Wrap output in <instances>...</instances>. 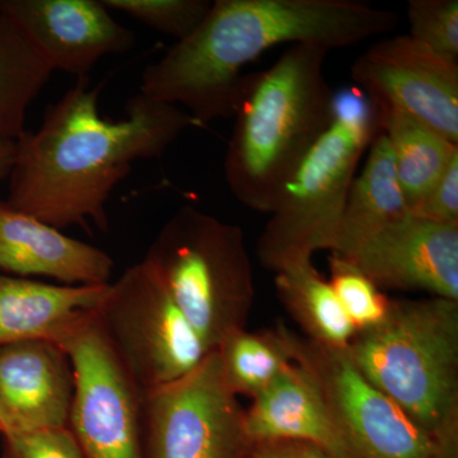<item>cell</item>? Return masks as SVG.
<instances>
[{
  "instance_id": "cell-1",
  "label": "cell",
  "mask_w": 458,
  "mask_h": 458,
  "mask_svg": "<svg viewBox=\"0 0 458 458\" xmlns=\"http://www.w3.org/2000/svg\"><path fill=\"white\" fill-rule=\"evenodd\" d=\"M101 87L78 78L47 107L40 128L16 140L7 203L51 227H110L107 201L140 159L159 158L189 128H203L189 113L143 93L126 102L123 119L98 110Z\"/></svg>"
},
{
  "instance_id": "cell-2",
  "label": "cell",
  "mask_w": 458,
  "mask_h": 458,
  "mask_svg": "<svg viewBox=\"0 0 458 458\" xmlns=\"http://www.w3.org/2000/svg\"><path fill=\"white\" fill-rule=\"evenodd\" d=\"M399 14L355 0H216L191 35L141 75L140 93L188 108L201 126L234 116L243 66L280 45L327 51L385 35Z\"/></svg>"
},
{
  "instance_id": "cell-3",
  "label": "cell",
  "mask_w": 458,
  "mask_h": 458,
  "mask_svg": "<svg viewBox=\"0 0 458 458\" xmlns=\"http://www.w3.org/2000/svg\"><path fill=\"white\" fill-rule=\"evenodd\" d=\"M327 53L316 45H292L267 71L249 74L225 174L229 191L255 212H273L286 180L333 122Z\"/></svg>"
},
{
  "instance_id": "cell-4",
  "label": "cell",
  "mask_w": 458,
  "mask_h": 458,
  "mask_svg": "<svg viewBox=\"0 0 458 458\" xmlns=\"http://www.w3.org/2000/svg\"><path fill=\"white\" fill-rule=\"evenodd\" d=\"M346 351L370 384L457 456L456 301H391L385 321L357 333Z\"/></svg>"
},
{
  "instance_id": "cell-5",
  "label": "cell",
  "mask_w": 458,
  "mask_h": 458,
  "mask_svg": "<svg viewBox=\"0 0 458 458\" xmlns=\"http://www.w3.org/2000/svg\"><path fill=\"white\" fill-rule=\"evenodd\" d=\"M381 114L360 89L335 95L334 119L286 180L258 243L267 269L334 251L361 156L381 132Z\"/></svg>"
},
{
  "instance_id": "cell-6",
  "label": "cell",
  "mask_w": 458,
  "mask_h": 458,
  "mask_svg": "<svg viewBox=\"0 0 458 458\" xmlns=\"http://www.w3.org/2000/svg\"><path fill=\"white\" fill-rule=\"evenodd\" d=\"M141 264L172 298L210 352L245 330L254 276L242 229L192 207L165 223Z\"/></svg>"
},
{
  "instance_id": "cell-7",
  "label": "cell",
  "mask_w": 458,
  "mask_h": 458,
  "mask_svg": "<svg viewBox=\"0 0 458 458\" xmlns=\"http://www.w3.org/2000/svg\"><path fill=\"white\" fill-rule=\"evenodd\" d=\"M98 318L144 396L188 376L212 352L141 261L108 284Z\"/></svg>"
},
{
  "instance_id": "cell-8",
  "label": "cell",
  "mask_w": 458,
  "mask_h": 458,
  "mask_svg": "<svg viewBox=\"0 0 458 458\" xmlns=\"http://www.w3.org/2000/svg\"><path fill=\"white\" fill-rule=\"evenodd\" d=\"M59 345L74 373L69 429L86 458H144V394L111 348L98 311L77 322Z\"/></svg>"
},
{
  "instance_id": "cell-9",
  "label": "cell",
  "mask_w": 458,
  "mask_h": 458,
  "mask_svg": "<svg viewBox=\"0 0 458 458\" xmlns=\"http://www.w3.org/2000/svg\"><path fill=\"white\" fill-rule=\"evenodd\" d=\"M245 411L214 351L188 376L143 400L144 458H246Z\"/></svg>"
},
{
  "instance_id": "cell-10",
  "label": "cell",
  "mask_w": 458,
  "mask_h": 458,
  "mask_svg": "<svg viewBox=\"0 0 458 458\" xmlns=\"http://www.w3.org/2000/svg\"><path fill=\"white\" fill-rule=\"evenodd\" d=\"M294 360L311 370L355 458H457L370 384L346 349L294 336Z\"/></svg>"
},
{
  "instance_id": "cell-11",
  "label": "cell",
  "mask_w": 458,
  "mask_h": 458,
  "mask_svg": "<svg viewBox=\"0 0 458 458\" xmlns=\"http://www.w3.org/2000/svg\"><path fill=\"white\" fill-rule=\"evenodd\" d=\"M358 89L458 144V62L410 35L376 42L352 66Z\"/></svg>"
},
{
  "instance_id": "cell-12",
  "label": "cell",
  "mask_w": 458,
  "mask_h": 458,
  "mask_svg": "<svg viewBox=\"0 0 458 458\" xmlns=\"http://www.w3.org/2000/svg\"><path fill=\"white\" fill-rule=\"evenodd\" d=\"M8 17L51 71L86 77L102 57L123 54L135 35L101 0H0Z\"/></svg>"
},
{
  "instance_id": "cell-13",
  "label": "cell",
  "mask_w": 458,
  "mask_h": 458,
  "mask_svg": "<svg viewBox=\"0 0 458 458\" xmlns=\"http://www.w3.org/2000/svg\"><path fill=\"white\" fill-rule=\"evenodd\" d=\"M346 259L378 286L423 291L458 302V223L409 213Z\"/></svg>"
},
{
  "instance_id": "cell-14",
  "label": "cell",
  "mask_w": 458,
  "mask_h": 458,
  "mask_svg": "<svg viewBox=\"0 0 458 458\" xmlns=\"http://www.w3.org/2000/svg\"><path fill=\"white\" fill-rule=\"evenodd\" d=\"M73 396V367L62 346L47 340L0 346L3 437L69 427Z\"/></svg>"
},
{
  "instance_id": "cell-15",
  "label": "cell",
  "mask_w": 458,
  "mask_h": 458,
  "mask_svg": "<svg viewBox=\"0 0 458 458\" xmlns=\"http://www.w3.org/2000/svg\"><path fill=\"white\" fill-rule=\"evenodd\" d=\"M243 426L252 445L307 443L333 458H355L344 438L318 379L294 361L254 396Z\"/></svg>"
},
{
  "instance_id": "cell-16",
  "label": "cell",
  "mask_w": 458,
  "mask_h": 458,
  "mask_svg": "<svg viewBox=\"0 0 458 458\" xmlns=\"http://www.w3.org/2000/svg\"><path fill=\"white\" fill-rule=\"evenodd\" d=\"M114 260L107 252L66 236L0 199V273L47 276L65 285H106Z\"/></svg>"
},
{
  "instance_id": "cell-17",
  "label": "cell",
  "mask_w": 458,
  "mask_h": 458,
  "mask_svg": "<svg viewBox=\"0 0 458 458\" xmlns=\"http://www.w3.org/2000/svg\"><path fill=\"white\" fill-rule=\"evenodd\" d=\"M106 285H57L0 273V346L47 340L59 345L84 316L98 311Z\"/></svg>"
},
{
  "instance_id": "cell-18",
  "label": "cell",
  "mask_w": 458,
  "mask_h": 458,
  "mask_svg": "<svg viewBox=\"0 0 458 458\" xmlns=\"http://www.w3.org/2000/svg\"><path fill=\"white\" fill-rule=\"evenodd\" d=\"M366 165L352 181L334 254L351 258L377 232L408 216L390 144L379 132L370 144Z\"/></svg>"
},
{
  "instance_id": "cell-19",
  "label": "cell",
  "mask_w": 458,
  "mask_h": 458,
  "mask_svg": "<svg viewBox=\"0 0 458 458\" xmlns=\"http://www.w3.org/2000/svg\"><path fill=\"white\" fill-rule=\"evenodd\" d=\"M379 114L381 131L390 144L394 171L410 212L456 158L458 144L399 111L379 108Z\"/></svg>"
},
{
  "instance_id": "cell-20",
  "label": "cell",
  "mask_w": 458,
  "mask_h": 458,
  "mask_svg": "<svg viewBox=\"0 0 458 458\" xmlns=\"http://www.w3.org/2000/svg\"><path fill=\"white\" fill-rule=\"evenodd\" d=\"M276 289L283 302L312 337L328 348L346 349L357 330L344 312L330 283L312 261L295 262L276 271Z\"/></svg>"
},
{
  "instance_id": "cell-21",
  "label": "cell",
  "mask_w": 458,
  "mask_h": 458,
  "mask_svg": "<svg viewBox=\"0 0 458 458\" xmlns=\"http://www.w3.org/2000/svg\"><path fill=\"white\" fill-rule=\"evenodd\" d=\"M53 73L17 26L0 13V138L25 134L30 105Z\"/></svg>"
},
{
  "instance_id": "cell-22",
  "label": "cell",
  "mask_w": 458,
  "mask_h": 458,
  "mask_svg": "<svg viewBox=\"0 0 458 458\" xmlns=\"http://www.w3.org/2000/svg\"><path fill=\"white\" fill-rule=\"evenodd\" d=\"M223 377L234 394H255L294 363V336L286 330L265 334L240 330L216 349Z\"/></svg>"
},
{
  "instance_id": "cell-23",
  "label": "cell",
  "mask_w": 458,
  "mask_h": 458,
  "mask_svg": "<svg viewBox=\"0 0 458 458\" xmlns=\"http://www.w3.org/2000/svg\"><path fill=\"white\" fill-rule=\"evenodd\" d=\"M330 285L357 333L381 325L390 312L391 301L379 286L349 259L334 254Z\"/></svg>"
},
{
  "instance_id": "cell-24",
  "label": "cell",
  "mask_w": 458,
  "mask_h": 458,
  "mask_svg": "<svg viewBox=\"0 0 458 458\" xmlns=\"http://www.w3.org/2000/svg\"><path fill=\"white\" fill-rule=\"evenodd\" d=\"M108 11L122 12L156 31L181 41L191 35L212 7L208 0H101Z\"/></svg>"
},
{
  "instance_id": "cell-25",
  "label": "cell",
  "mask_w": 458,
  "mask_h": 458,
  "mask_svg": "<svg viewBox=\"0 0 458 458\" xmlns=\"http://www.w3.org/2000/svg\"><path fill=\"white\" fill-rule=\"evenodd\" d=\"M408 20L415 41L458 60L457 0H410Z\"/></svg>"
},
{
  "instance_id": "cell-26",
  "label": "cell",
  "mask_w": 458,
  "mask_h": 458,
  "mask_svg": "<svg viewBox=\"0 0 458 458\" xmlns=\"http://www.w3.org/2000/svg\"><path fill=\"white\" fill-rule=\"evenodd\" d=\"M3 458H86L69 427L4 437Z\"/></svg>"
},
{
  "instance_id": "cell-27",
  "label": "cell",
  "mask_w": 458,
  "mask_h": 458,
  "mask_svg": "<svg viewBox=\"0 0 458 458\" xmlns=\"http://www.w3.org/2000/svg\"><path fill=\"white\" fill-rule=\"evenodd\" d=\"M410 213L438 223H458V156Z\"/></svg>"
},
{
  "instance_id": "cell-28",
  "label": "cell",
  "mask_w": 458,
  "mask_h": 458,
  "mask_svg": "<svg viewBox=\"0 0 458 458\" xmlns=\"http://www.w3.org/2000/svg\"><path fill=\"white\" fill-rule=\"evenodd\" d=\"M16 157V140L0 138V183L8 180Z\"/></svg>"
},
{
  "instance_id": "cell-29",
  "label": "cell",
  "mask_w": 458,
  "mask_h": 458,
  "mask_svg": "<svg viewBox=\"0 0 458 458\" xmlns=\"http://www.w3.org/2000/svg\"><path fill=\"white\" fill-rule=\"evenodd\" d=\"M246 458H289L288 443L256 445Z\"/></svg>"
},
{
  "instance_id": "cell-30",
  "label": "cell",
  "mask_w": 458,
  "mask_h": 458,
  "mask_svg": "<svg viewBox=\"0 0 458 458\" xmlns=\"http://www.w3.org/2000/svg\"><path fill=\"white\" fill-rule=\"evenodd\" d=\"M289 458H333L327 452L307 443H288Z\"/></svg>"
},
{
  "instance_id": "cell-31",
  "label": "cell",
  "mask_w": 458,
  "mask_h": 458,
  "mask_svg": "<svg viewBox=\"0 0 458 458\" xmlns=\"http://www.w3.org/2000/svg\"><path fill=\"white\" fill-rule=\"evenodd\" d=\"M0 433H2V424H0Z\"/></svg>"
}]
</instances>
